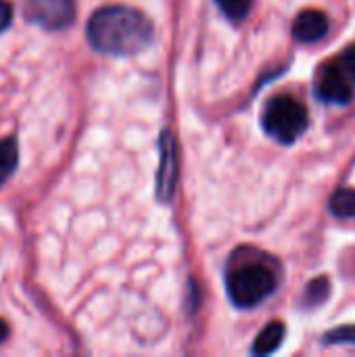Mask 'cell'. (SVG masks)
<instances>
[{
	"instance_id": "obj_1",
	"label": "cell",
	"mask_w": 355,
	"mask_h": 357,
	"mask_svg": "<svg viewBox=\"0 0 355 357\" xmlns=\"http://www.w3.org/2000/svg\"><path fill=\"white\" fill-rule=\"evenodd\" d=\"M153 23L146 15L130 6L98 8L86 27L88 42L94 50L113 56H132L153 42Z\"/></svg>"
},
{
	"instance_id": "obj_2",
	"label": "cell",
	"mask_w": 355,
	"mask_h": 357,
	"mask_svg": "<svg viewBox=\"0 0 355 357\" xmlns=\"http://www.w3.org/2000/svg\"><path fill=\"white\" fill-rule=\"evenodd\" d=\"M278 278L274 270L257 259H241L234 255L226 272V291L230 301L241 310H251L274 295Z\"/></svg>"
},
{
	"instance_id": "obj_3",
	"label": "cell",
	"mask_w": 355,
	"mask_h": 357,
	"mask_svg": "<svg viewBox=\"0 0 355 357\" xmlns=\"http://www.w3.org/2000/svg\"><path fill=\"white\" fill-rule=\"evenodd\" d=\"M262 128L272 140L280 144H293L308 132L310 115L297 98L278 94L268 100L262 115Z\"/></svg>"
},
{
	"instance_id": "obj_4",
	"label": "cell",
	"mask_w": 355,
	"mask_h": 357,
	"mask_svg": "<svg viewBox=\"0 0 355 357\" xmlns=\"http://www.w3.org/2000/svg\"><path fill=\"white\" fill-rule=\"evenodd\" d=\"M25 15L44 29H65L75 19L73 0H25Z\"/></svg>"
},
{
	"instance_id": "obj_5",
	"label": "cell",
	"mask_w": 355,
	"mask_h": 357,
	"mask_svg": "<svg viewBox=\"0 0 355 357\" xmlns=\"http://www.w3.org/2000/svg\"><path fill=\"white\" fill-rule=\"evenodd\" d=\"M316 96L326 105L347 107L354 100V86L339 63H328L320 69L316 79Z\"/></svg>"
},
{
	"instance_id": "obj_6",
	"label": "cell",
	"mask_w": 355,
	"mask_h": 357,
	"mask_svg": "<svg viewBox=\"0 0 355 357\" xmlns=\"http://www.w3.org/2000/svg\"><path fill=\"white\" fill-rule=\"evenodd\" d=\"M178 178V153H176V142L172 134L161 136V165H159V176H157V195L161 201H169L174 195Z\"/></svg>"
},
{
	"instance_id": "obj_7",
	"label": "cell",
	"mask_w": 355,
	"mask_h": 357,
	"mask_svg": "<svg viewBox=\"0 0 355 357\" xmlns=\"http://www.w3.org/2000/svg\"><path fill=\"white\" fill-rule=\"evenodd\" d=\"M328 27H331V23H328L326 13H322L318 8H308L295 17L291 33L301 44H316L328 33Z\"/></svg>"
},
{
	"instance_id": "obj_8",
	"label": "cell",
	"mask_w": 355,
	"mask_h": 357,
	"mask_svg": "<svg viewBox=\"0 0 355 357\" xmlns=\"http://www.w3.org/2000/svg\"><path fill=\"white\" fill-rule=\"evenodd\" d=\"M285 324L282 322H270L255 339L253 347H251V354L253 356H270L274 354L276 349H280L282 341H285Z\"/></svg>"
},
{
	"instance_id": "obj_9",
	"label": "cell",
	"mask_w": 355,
	"mask_h": 357,
	"mask_svg": "<svg viewBox=\"0 0 355 357\" xmlns=\"http://www.w3.org/2000/svg\"><path fill=\"white\" fill-rule=\"evenodd\" d=\"M328 209L339 220L355 218V190L354 188H339L328 201Z\"/></svg>"
},
{
	"instance_id": "obj_10",
	"label": "cell",
	"mask_w": 355,
	"mask_h": 357,
	"mask_svg": "<svg viewBox=\"0 0 355 357\" xmlns=\"http://www.w3.org/2000/svg\"><path fill=\"white\" fill-rule=\"evenodd\" d=\"M19 163V151L15 138H4L0 140V186L13 176Z\"/></svg>"
},
{
	"instance_id": "obj_11",
	"label": "cell",
	"mask_w": 355,
	"mask_h": 357,
	"mask_svg": "<svg viewBox=\"0 0 355 357\" xmlns=\"http://www.w3.org/2000/svg\"><path fill=\"white\" fill-rule=\"evenodd\" d=\"M218 2V6H220V10L230 19V21H243L247 15H249V10H251V4H253V0H216Z\"/></svg>"
},
{
	"instance_id": "obj_12",
	"label": "cell",
	"mask_w": 355,
	"mask_h": 357,
	"mask_svg": "<svg viewBox=\"0 0 355 357\" xmlns=\"http://www.w3.org/2000/svg\"><path fill=\"white\" fill-rule=\"evenodd\" d=\"M328 289H331L328 278L320 276V278L312 280V282L308 284V289H305V303H308V305H320L322 301H326V297H328V293H331Z\"/></svg>"
},
{
	"instance_id": "obj_13",
	"label": "cell",
	"mask_w": 355,
	"mask_h": 357,
	"mask_svg": "<svg viewBox=\"0 0 355 357\" xmlns=\"http://www.w3.org/2000/svg\"><path fill=\"white\" fill-rule=\"evenodd\" d=\"M326 345H355V326H341L324 335Z\"/></svg>"
},
{
	"instance_id": "obj_14",
	"label": "cell",
	"mask_w": 355,
	"mask_h": 357,
	"mask_svg": "<svg viewBox=\"0 0 355 357\" xmlns=\"http://www.w3.org/2000/svg\"><path fill=\"white\" fill-rule=\"evenodd\" d=\"M339 67L343 69V73L349 77V82H352V86L355 88V46H349V48H345L341 54H339Z\"/></svg>"
},
{
	"instance_id": "obj_15",
	"label": "cell",
	"mask_w": 355,
	"mask_h": 357,
	"mask_svg": "<svg viewBox=\"0 0 355 357\" xmlns=\"http://www.w3.org/2000/svg\"><path fill=\"white\" fill-rule=\"evenodd\" d=\"M10 19H13V6H10V2L0 0V31H4L8 27Z\"/></svg>"
},
{
	"instance_id": "obj_16",
	"label": "cell",
	"mask_w": 355,
	"mask_h": 357,
	"mask_svg": "<svg viewBox=\"0 0 355 357\" xmlns=\"http://www.w3.org/2000/svg\"><path fill=\"white\" fill-rule=\"evenodd\" d=\"M6 337H8V326H6V322H4V320H0V343H2Z\"/></svg>"
}]
</instances>
